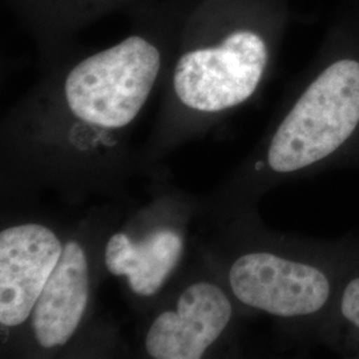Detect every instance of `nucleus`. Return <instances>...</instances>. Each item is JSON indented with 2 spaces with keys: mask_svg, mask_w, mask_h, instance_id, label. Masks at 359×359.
Listing matches in <instances>:
<instances>
[{
  "mask_svg": "<svg viewBox=\"0 0 359 359\" xmlns=\"http://www.w3.org/2000/svg\"><path fill=\"white\" fill-rule=\"evenodd\" d=\"M359 130V62L326 67L295 102L271 137L266 164L274 173H298L338 163Z\"/></svg>",
  "mask_w": 359,
  "mask_h": 359,
  "instance_id": "1",
  "label": "nucleus"
},
{
  "mask_svg": "<svg viewBox=\"0 0 359 359\" xmlns=\"http://www.w3.org/2000/svg\"><path fill=\"white\" fill-rule=\"evenodd\" d=\"M160 65L161 56L154 44L129 36L87 57L69 72L65 80L68 107L90 124L126 127L147 102Z\"/></svg>",
  "mask_w": 359,
  "mask_h": 359,
  "instance_id": "2",
  "label": "nucleus"
},
{
  "mask_svg": "<svg viewBox=\"0 0 359 359\" xmlns=\"http://www.w3.org/2000/svg\"><path fill=\"white\" fill-rule=\"evenodd\" d=\"M346 258L323 264L299 261L270 252L238 257L229 270L236 298L249 308L281 318L325 317L333 310Z\"/></svg>",
  "mask_w": 359,
  "mask_h": 359,
  "instance_id": "3",
  "label": "nucleus"
},
{
  "mask_svg": "<svg viewBox=\"0 0 359 359\" xmlns=\"http://www.w3.org/2000/svg\"><path fill=\"white\" fill-rule=\"evenodd\" d=\"M268 63L264 39L237 31L217 46L180 57L173 84L180 100L201 112H219L246 102Z\"/></svg>",
  "mask_w": 359,
  "mask_h": 359,
  "instance_id": "4",
  "label": "nucleus"
},
{
  "mask_svg": "<svg viewBox=\"0 0 359 359\" xmlns=\"http://www.w3.org/2000/svg\"><path fill=\"white\" fill-rule=\"evenodd\" d=\"M63 248L48 228L28 224L0 233V322L18 326L35 308Z\"/></svg>",
  "mask_w": 359,
  "mask_h": 359,
  "instance_id": "5",
  "label": "nucleus"
},
{
  "mask_svg": "<svg viewBox=\"0 0 359 359\" xmlns=\"http://www.w3.org/2000/svg\"><path fill=\"white\" fill-rule=\"evenodd\" d=\"M231 318L226 294L212 283H194L179 299L177 311L154 320L145 347L156 359H198L215 344Z\"/></svg>",
  "mask_w": 359,
  "mask_h": 359,
  "instance_id": "6",
  "label": "nucleus"
},
{
  "mask_svg": "<svg viewBox=\"0 0 359 359\" xmlns=\"http://www.w3.org/2000/svg\"><path fill=\"white\" fill-rule=\"evenodd\" d=\"M87 258L77 243H68L32 310V326L43 347L62 346L76 330L88 302Z\"/></svg>",
  "mask_w": 359,
  "mask_h": 359,
  "instance_id": "7",
  "label": "nucleus"
},
{
  "mask_svg": "<svg viewBox=\"0 0 359 359\" xmlns=\"http://www.w3.org/2000/svg\"><path fill=\"white\" fill-rule=\"evenodd\" d=\"M182 241L173 231H154L140 243L126 234H115L107 244L105 265L115 276H127L136 294H154L176 268Z\"/></svg>",
  "mask_w": 359,
  "mask_h": 359,
  "instance_id": "8",
  "label": "nucleus"
},
{
  "mask_svg": "<svg viewBox=\"0 0 359 359\" xmlns=\"http://www.w3.org/2000/svg\"><path fill=\"white\" fill-rule=\"evenodd\" d=\"M325 333H344L346 341L359 344V257H347Z\"/></svg>",
  "mask_w": 359,
  "mask_h": 359,
  "instance_id": "9",
  "label": "nucleus"
}]
</instances>
